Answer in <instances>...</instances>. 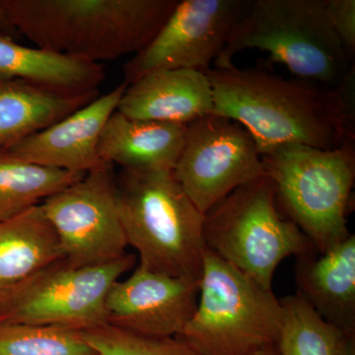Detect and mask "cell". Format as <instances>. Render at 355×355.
<instances>
[{
    "label": "cell",
    "mask_w": 355,
    "mask_h": 355,
    "mask_svg": "<svg viewBox=\"0 0 355 355\" xmlns=\"http://www.w3.org/2000/svg\"><path fill=\"white\" fill-rule=\"evenodd\" d=\"M205 73L212 114L240 123L261 156L291 144L335 149L355 139L354 69L336 87L234 64Z\"/></svg>",
    "instance_id": "1"
},
{
    "label": "cell",
    "mask_w": 355,
    "mask_h": 355,
    "mask_svg": "<svg viewBox=\"0 0 355 355\" xmlns=\"http://www.w3.org/2000/svg\"><path fill=\"white\" fill-rule=\"evenodd\" d=\"M178 0H0V26L42 50L98 64L137 53Z\"/></svg>",
    "instance_id": "2"
},
{
    "label": "cell",
    "mask_w": 355,
    "mask_h": 355,
    "mask_svg": "<svg viewBox=\"0 0 355 355\" xmlns=\"http://www.w3.org/2000/svg\"><path fill=\"white\" fill-rule=\"evenodd\" d=\"M119 214L139 266L170 277L200 279L205 216L173 171L121 170L116 180Z\"/></svg>",
    "instance_id": "3"
},
{
    "label": "cell",
    "mask_w": 355,
    "mask_h": 355,
    "mask_svg": "<svg viewBox=\"0 0 355 355\" xmlns=\"http://www.w3.org/2000/svg\"><path fill=\"white\" fill-rule=\"evenodd\" d=\"M247 49L266 51L298 78L320 85H338L350 69L327 0H251L214 65L231 67Z\"/></svg>",
    "instance_id": "4"
},
{
    "label": "cell",
    "mask_w": 355,
    "mask_h": 355,
    "mask_svg": "<svg viewBox=\"0 0 355 355\" xmlns=\"http://www.w3.org/2000/svg\"><path fill=\"white\" fill-rule=\"evenodd\" d=\"M355 139L335 149L291 144L261 156L277 202L320 254L347 239Z\"/></svg>",
    "instance_id": "5"
},
{
    "label": "cell",
    "mask_w": 355,
    "mask_h": 355,
    "mask_svg": "<svg viewBox=\"0 0 355 355\" xmlns=\"http://www.w3.org/2000/svg\"><path fill=\"white\" fill-rule=\"evenodd\" d=\"M282 314L272 289L207 248L197 308L178 336L205 355H253L277 345Z\"/></svg>",
    "instance_id": "6"
},
{
    "label": "cell",
    "mask_w": 355,
    "mask_h": 355,
    "mask_svg": "<svg viewBox=\"0 0 355 355\" xmlns=\"http://www.w3.org/2000/svg\"><path fill=\"white\" fill-rule=\"evenodd\" d=\"M205 246L265 288L272 289L275 270L291 256L314 247L280 210L266 175L236 189L205 216Z\"/></svg>",
    "instance_id": "7"
},
{
    "label": "cell",
    "mask_w": 355,
    "mask_h": 355,
    "mask_svg": "<svg viewBox=\"0 0 355 355\" xmlns=\"http://www.w3.org/2000/svg\"><path fill=\"white\" fill-rule=\"evenodd\" d=\"M137 263L133 254L95 266L62 260L0 293V323L86 331L107 324L110 289Z\"/></svg>",
    "instance_id": "8"
},
{
    "label": "cell",
    "mask_w": 355,
    "mask_h": 355,
    "mask_svg": "<svg viewBox=\"0 0 355 355\" xmlns=\"http://www.w3.org/2000/svg\"><path fill=\"white\" fill-rule=\"evenodd\" d=\"M173 173L203 216L236 189L266 175L250 133L216 114L186 125L183 151Z\"/></svg>",
    "instance_id": "9"
},
{
    "label": "cell",
    "mask_w": 355,
    "mask_h": 355,
    "mask_svg": "<svg viewBox=\"0 0 355 355\" xmlns=\"http://www.w3.org/2000/svg\"><path fill=\"white\" fill-rule=\"evenodd\" d=\"M41 205L70 265L101 266L127 254L113 165L86 173Z\"/></svg>",
    "instance_id": "10"
},
{
    "label": "cell",
    "mask_w": 355,
    "mask_h": 355,
    "mask_svg": "<svg viewBox=\"0 0 355 355\" xmlns=\"http://www.w3.org/2000/svg\"><path fill=\"white\" fill-rule=\"evenodd\" d=\"M251 0H182L144 50L123 64L128 85L159 70L205 72L227 44Z\"/></svg>",
    "instance_id": "11"
},
{
    "label": "cell",
    "mask_w": 355,
    "mask_h": 355,
    "mask_svg": "<svg viewBox=\"0 0 355 355\" xmlns=\"http://www.w3.org/2000/svg\"><path fill=\"white\" fill-rule=\"evenodd\" d=\"M200 282L139 266L110 289L105 302L107 324L139 335L180 336L197 308Z\"/></svg>",
    "instance_id": "12"
},
{
    "label": "cell",
    "mask_w": 355,
    "mask_h": 355,
    "mask_svg": "<svg viewBox=\"0 0 355 355\" xmlns=\"http://www.w3.org/2000/svg\"><path fill=\"white\" fill-rule=\"evenodd\" d=\"M127 87V83L120 84L58 123L2 150L27 162L71 172L88 173L107 164L98 155L100 137Z\"/></svg>",
    "instance_id": "13"
},
{
    "label": "cell",
    "mask_w": 355,
    "mask_h": 355,
    "mask_svg": "<svg viewBox=\"0 0 355 355\" xmlns=\"http://www.w3.org/2000/svg\"><path fill=\"white\" fill-rule=\"evenodd\" d=\"M214 93L205 72L159 70L128 85L116 112L130 120L187 125L214 113Z\"/></svg>",
    "instance_id": "14"
},
{
    "label": "cell",
    "mask_w": 355,
    "mask_h": 355,
    "mask_svg": "<svg viewBox=\"0 0 355 355\" xmlns=\"http://www.w3.org/2000/svg\"><path fill=\"white\" fill-rule=\"evenodd\" d=\"M186 125L130 120L114 112L100 137L102 162L132 171H174L184 144Z\"/></svg>",
    "instance_id": "15"
},
{
    "label": "cell",
    "mask_w": 355,
    "mask_h": 355,
    "mask_svg": "<svg viewBox=\"0 0 355 355\" xmlns=\"http://www.w3.org/2000/svg\"><path fill=\"white\" fill-rule=\"evenodd\" d=\"M321 254L298 258L296 293L324 321L355 331V235Z\"/></svg>",
    "instance_id": "16"
},
{
    "label": "cell",
    "mask_w": 355,
    "mask_h": 355,
    "mask_svg": "<svg viewBox=\"0 0 355 355\" xmlns=\"http://www.w3.org/2000/svg\"><path fill=\"white\" fill-rule=\"evenodd\" d=\"M64 260L41 203L0 220V293Z\"/></svg>",
    "instance_id": "17"
},
{
    "label": "cell",
    "mask_w": 355,
    "mask_h": 355,
    "mask_svg": "<svg viewBox=\"0 0 355 355\" xmlns=\"http://www.w3.org/2000/svg\"><path fill=\"white\" fill-rule=\"evenodd\" d=\"M0 78L65 94H86L98 91L105 73L99 64L24 46L0 33Z\"/></svg>",
    "instance_id": "18"
},
{
    "label": "cell",
    "mask_w": 355,
    "mask_h": 355,
    "mask_svg": "<svg viewBox=\"0 0 355 355\" xmlns=\"http://www.w3.org/2000/svg\"><path fill=\"white\" fill-rule=\"evenodd\" d=\"M65 94L18 79L0 78V149L50 127L98 97Z\"/></svg>",
    "instance_id": "19"
},
{
    "label": "cell",
    "mask_w": 355,
    "mask_h": 355,
    "mask_svg": "<svg viewBox=\"0 0 355 355\" xmlns=\"http://www.w3.org/2000/svg\"><path fill=\"white\" fill-rule=\"evenodd\" d=\"M282 355H355V331L324 321L298 293L280 299Z\"/></svg>",
    "instance_id": "20"
},
{
    "label": "cell",
    "mask_w": 355,
    "mask_h": 355,
    "mask_svg": "<svg viewBox=\"0 0 355 355\" xmlns=\"http://www.w3.org/2000/svg\"><path fill=\"white\" fill-rule=\"evenodd\" d=\"M85 174L34 164L0 149V220L40 205Z\"/></svg>",
    "instance_id": "21"
},
{
    "label": "cell",
    "mask_w": 355,
    "mask_h": 355,
    "mask_svg": "<svg viewBox=\"0 0 355 355\" xmlns=\"http://www.w3.org/2000/svg\"><path fill=\"white\" fill-rule=\"evenodd\" d=\"M0 355H98L83 331L62 327L0 323Z\"/></svg>",
    "instance_id": "22"
},
{
    "label": "cell",
    "mask_w": 355,
    "mask_h": 355,
    "mask_svg": "<svg viewBox=\"0 0 355 355\" xmlns=\"http://www.w3.org/2000/svg\"><path fill=\"white\" fill-rule=\"evenodd\" d=\"M98 355H205L180 336H150L108 324L83 331Z\"/></svg>",
    "instance_id": "23"
},
{
    "label": "cell",
    "mask_w": 355,
    "mask_h": 355,
    "mask_svg": "<svg viewBox=\"0 0 355 355\" xmlns=\"http://www.w3.org/2000/svg\"><path fill=\"white\" fill-rule=\"evenodd\" d=\"M331 27L350 62L355 53V0H327Z\"/></svg>",
    "instance_id": "24"
},
{
    "label": "cell",
    "mask_w": 355,
    "mask_h": 355,
    "mask_svg": "<svg viewBox=\"0 0 355 355\" xmlns=\"http://www.w3.org/2000/svg\"><path fill=\"white\" fill-rule=\"evenodd\" d=\"M253 355H282L277 345H270L257 352Z\"/></svg>",
    "instance_id": "25"
}]
</instances>
